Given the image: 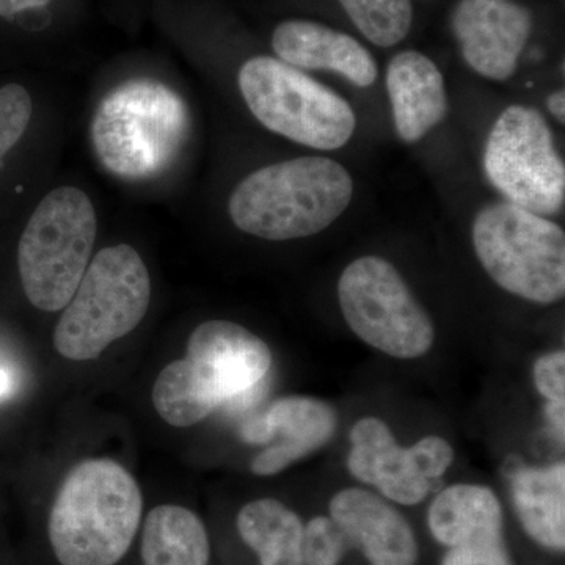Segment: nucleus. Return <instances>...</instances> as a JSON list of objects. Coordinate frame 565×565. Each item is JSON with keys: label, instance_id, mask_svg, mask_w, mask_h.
Segmentation results:
<instances>
[{"label": "nucleus", "instance_id": "22", "mask_svg": "<svg viewBox=\"0 0 565 565\" xmlns=\"http://www.w3.org/2000/svg\"><path fill=\"white\" fill-rule=\"evenodd\" d=\"M349 546L348 537L329 516H316L303 526V565H338Z\"/></svg>", "mask_w": 565, "mask_h": 565}, {"label": "nucleus", "instance_id": "27", "mask_svg": "<svg viewBox=\"0 0 565 565\" xmlns=\"http://www.w3.org/2000/svg\"><path fill=\"white\" fill-rule=\"evenodd\" d=\"M565 403H548L546 405V416L548 422L555 427L557 435L564 438L565 433Z\"/></svg>", "mask_w": 565, "mask_h": 565}, {"label": "nucleus", "instance_id": "20", "mask_svg": "<svg viewBox=\"0 0 565 565\" xmlns=\"http://www.w3.org/2000/svg\"><path fill=\"white\" fill-rule=\"evenodd\" d=\"M237 531L262 565H303V525L277 500H256L237 515Z\"/></svg>", "mask_w": 565, "mask_h": 565}, {"label": "nucleus", "instance_id": "17", "mask_svg": "<svg viewBox=\"0 0 565 565\" xmlns=\"http://www.w3.org/2000/svg\"><path fill=\"white\" fill-rule=\"evenodd\" d=\"M501 522L500 501L484 486L448 487L429 509L430 533L448 548L500 542Z\"/></svg>", "mask_w": 565, "mask_h": 565}, {"label": "nucleus", "instance_id": "23", "mask_svg": "<svg viewBox=\"0 0 565 565\" xmlns=\"http://www.w3.org/2000/svg\"><path fill=\"white\" fill-rule=\"evenodd\" d=\"M32 118V99L22 85L0 88V167L11 148L28 131Z\"/></svg>", "mask_w": 565, "mask_h": 565}, {"label": "nucleus", "instance_id": "18", "mask_svg": "<svg viewBox=\"0 0 565 565\" xmlns=\"http://www.w3.org/2000/svg\"><path fill=\"white\" fill-rule=\"evenodd\" d=\"M516 515L527 535L545 548H565V465L523 468L514 476Z\"/></svg>", "mask_w": 565, "mask_h": 565}, {"label": "nucleus", "instance_id": "3", "mask_svg": "<svg viewBox=\"0 0 565 565\" xmlns=\"http://www.w3.org/2000/svg\"><path fill=\"white\" fill-rule=\"evenodd\" d=\"M352 195L351 174L341 163L308 156L248 174L230 199V217L262 239H300L329 228Z\"/></svg>", "mask_w": 565, "mask_h": 565}, {"label": "nucleus", "instance_id": "6", "mask_svg": "<svg viewBox=\"0 0 565 565\" xmlns=\"http://www.w3.org/2000/svg\"><path fill=\"white\" fill-rule=\"evenodd\" d=\"M96 212L87 193L58 188L41 200L18 247L22 289L33 307L61 311L90 264Z\"/></svg>", "mask_w": 565, "mask_h": 565}, {"label": "nucleus", "instance_id": "5", "mask_svg": "<svg viewBox=\"0 0 565 565\" xmlns=\"http://www.w3.org/2000/svg\"><path fill=\"white\" fill-rule=\"evenodd\" d=\"M151 278L139 253L121 244L88 264L54 332L57 352L73 362L98 359L147 315Z\"/></svg>", "mask_w": 565, "mask_h": 565}, {"label": "nucleus", "instance_id": "14", "mask_svg": "<svg viewBox=\"0 0 565 565\" xmlns=\"http://www.w3.org/2000/svg\"><path fill=\"white\" fill-rule=\"evenodd\" d=\"M330 519L349 544L359 546L373 565H415L418 544L414 531L393 505L362 489L334 494Z\"/></svg>", "mask_w": 565, "mask_h": 565}, {"label": "nucleus", "instance_id": "26", "mask_svg": "<svg viewBox=\"0 0 565 565\" xmlns=\"http://www.w3.org/2000/svg\"><path fill=\"white\" fill-rule=\"evenodd\" d=\"M51 0H0V18H11L17 17V14L22 13V11H28L32 9H41V7H46Z\"/></svg>", "mask_w": 565, "mask_h": 565}, {"label": "nucleus", "instance_id": "4", "mask_svg": "<svg viewBox=\"0 0 565 565\" xmlns=\"http://www.w3.org/2000/svg\"><path fill=\"white\" fill-rule=\"evenodd\" d=\"M189 132L184 99L162 82L137 77L107 93L92 121L99 162L121 180L163 172Z\"/></svg>", "mask_w": 565, "mask_h": 565}, {"label": "nucleus", "instance_id": "19", "mask_svg": "<svg viewBox=\"0 0 565 565\" xmlns=\"http://www.w3.org/2000/svg\"><path fill=\"white\" fill-rule=\"evenodd\" d=\"M141 559L145 565H207L206 527L189 509L158 505L145 520Z\"/></svg>", "mask_w": 565, "mask_h": 565}, {"label": "nucleus", "instance_id": "10", "mask_svg": "<svg viewBox=\"0 0 565 565\" xmlns=\"http://www.w3.org/2000/svg\"><path fill=\"white\" fill-rule=\"evenodd\" d=\"M484 169L505 202L542 217L563 212L565 167L541 111L511 106L500 115L487 139Z\"/></svg>", "mask_w": 565, "mask_h": 565}, {"label": "nucleus", "instance_id": "29", "mask_svg": "<svg viewBox=\"0 0 565 565\" xmlns=\"http://www.w3.org/2000/svg\"><path fill=\"white\" fill-rule=\"evenodd\" d=\"M11 388H13V381H11L10 374L0 367V399L6 397L11 392Z\"/></svg>", "mask_w": 565, "mask_h": 565}, {"label": "nucleus", "instance_id": "24", "mask_svg": "<svg viewBox=\"0 0 565 565\" xmlns=\"http://www.w3.org/2000/svg\"><path fill=\"white\" fill-rule=\"evenodd\" d=\"M534 384L550 403H565V353L556 351L541 356L534 364Z\"/></svg>", "mask_w": 565, "mask_h": 565}, {"label": "nucleus", "instance_id": "28", "mask_svg": "<svg viewBox=\"0 0 565 565\" xmlns=\"http://www.w3.org/2000/svg\"><path fill=\"white\" fill-rule=\"evenodd\" d=\"M546 107L561 125L565 122V92L557 90L546 98Z\"/></svg>", "mask_w": 565, "mask_h": 565}, {"label": "nucleus", "instance_id": "12", "mask_svg": "<svg viewBox=\"0 0 565 565\" xmlns=\"http://www.w3.org/2000/svg\"><path fill=\"white\" fill-rule=\"evenodd\" d=\"M533 25L531 11L515 0H460L452 13L465 62L492 81L515 73Z\"/></svg>", "mask_w": 565, "mask_h": 565}, {"label": "nucleus", "instance_id": "15", "mask_svg": "<svg viewBox=\"0 0 565 565\" xmlns=\"http://www.w3.org/2000/svg\"><path fill=\"white\" fill-rule=\"evenodd\" d=\"M273 47L281 62L297 70L334 71L356 87H370L377 79V63L363 44L319 22H281Z\"/></svg>", "mask_w": 565, "mask_h": 565}, {"label": "nucleus", "instance_id": "8", "mask_svg": "<svg viewBox=\"0 0 565 565\" xmlns=\"http://www.w3.org/2000/svg\"><path fill=\"white\" fill-rule=\"evenodd\" d=\"M239 88L256 120L305 147L338 150L355 131L351 104L278 58L262 55L245 62Z\"/></svg>", "mask_w": 565, "mask_h": 565}, {"label": "nucleus", "instance_id": "9", "mask_svg": "<svg viewBox=\"0 0 565 565\" xmlns=\"http://www.w3.org/2000/svg\"><path fill=\"white\" fill-rule=\"evenodd\" d=\"M338 299L352 332L377 351L414 360L433 348L429 315L386 259L363 256L349 264L338 282Z\"/></svg>", "mask_w": 565, "mask_h": 565}, {"label": "nucleus", "instance_id": "11", "mask_svg": "<svg viewBox=\"0 0 565 565\" xmlns=\"http://www.w3.org/2000/svg\"><path fill=\"white\" fill-rule=\"evenodd\" d=\"M348 468L353 478L381 490L394 503H422L455 460V449L441 437H424L401 448L382 419L366 416L352 427Z\"/></svg>", "mask_w": 565, "mask_h": 565}, {"label": "nucleus", "instance_id": "1", "mask_svg": "<svg viewBox=\"0 0 565 565\" xmlns=\"http://www.w3.org/2000/svg\"><path fill=\"white\" fill-rule=\"evenodd\" d=\"M273 353L239 323L210 321L193 330L184 359L167 364L152 386L156 412L191 427L221 407H243L262 392Z\"/></svg>", "mask_w": 565, "mask_h": 565}, {"label": "nucleus", "instance_id": "21", "mask_svg": "<svg viewBox=\"0 0 565 565\" xmlns=\"http://www.w3.org/2000/svg\"><path fill=\"white\" fill-rule=\"evenodd\" d=\"M355 28L375 46L392 47L408 35L414 21L411 0H340Z\"/></svg>", "mask_w": 565, "mask_h": 565}, {"label": "nucleus", "instance_id": "13", "mask_svg": "<svg viewBox=\"0 0 565 565\" xmlns=\"http://www.w3.org/2000/svg\"><path fill=\"white\" fill-rule=\"evenodd\" d=\"M337 429L330 404L310 396L275 401L266 414L243 427L244 441L269 445L252 462L256 476H274L329 444Z\"/></svg>", "mask_w": 565, "mask_h": 565}, {"label": "nucleus", "instance_id": "16", "mask_svg": "<svg viewBox=\"0 0 565 565\" xmlns=\"http://www.w3.org/2000/svg\"><path fill=\"white\" fill-rule=\"evenodd\" d=\"M386 90L393 107L394 128L405 143H416L444 120L445 79L438 66L418 51L394 55L386 70Z\"/></svg>", "mask_w": 565, "mask_h": 565}, {"label": "nucleus", "instance_id": "2", "mask_svg": "<svg viewBox=\"0 0 565 565\" xmlns=\"http://www.w3.org/2000/svg\"><path fill=\"white\" fill-rule=\"evenodd\" d=\"M143 498L122 465L77 463L58 490L50 515L52 550L62 565H117L139 531Z\"/></svg>", "mask_w": 565, "mask_h": 565}, {"label": "nucleus", "instance_id": "25", "mask_svg": "<svg viewBox=\"0 0 565 565\" xmlns=\"http://www.w3.org/2000/svg\"><path fill=\"white\" fill-rule=\"evenodd\" d=\"M444 565H511V561L500 541L449 548Z\"/></svg>", "mask_w": 565, "mask_h": 565}, {"label": "nucleus", "instance_id": "7", "mask_svg": "<svg viewBox=\"0 0 565 565\" xmlns=\"http://www.w3.org/2000/svg\"><path fill=\"white\" fill-rule=\"evenodd\" d=\"M479 262L504 291L530 302H559L565 294V234L555 222L509 202L476 215Z\"/></svg>", "mask_w": 565, "mask_h": 565}]
</instances>
